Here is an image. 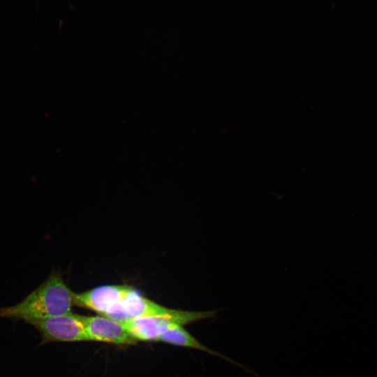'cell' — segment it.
<instances>
[{
    "mask_svg": "<svg viewBox=\"0 0 377 377\" xmlns=\"http://www.w3.org/2000/svg\"><path fill=\"white\" fill-rule=\"evenodd\" d=\"M73 293L61 276L51 275L22 301L11 306L0 308V316L13 320H43L71 313Z\"/></svg>",
    "mask_w": 377,
    "mask_h": 377,
    "instance_id": "1",
    "label": "cell"
},
{
    "mask_svg": "<svg viewBox=\"0 0 377 377\" xmlns=\"http://www.w3.org/2000/svg\"><path fill=\"white\" fill-rule=\"evenodd\" d=\"M218 311V309L190 311L166 308L143 297L133 289L123 301L103 316L120 323L143 317H168L184 326L198 320L214 318Z\"/></svg>",
    "mask_w": 377,
    "mask_h": 377,
    "instance_id": "2",
    "label": "cell"
},
{
    "mask_svg": "<svg viewBox=\"0 0 377 377\" xmlns=\"http://www.w3.org/2000/svg\"><path fill=\"white\" fill-rule=\"evenodd\" d=\"M41 334L42 344L48 342H74L89 341L82 316L69 313L43 320H29Z\"/></svg>",
    "mask_w": 377,
    "mask_h": 377,
    "instance_id": "3",
    "label": "cell"
},
{
    "mask_svg": "<svg viewBox=\"0 0 377 377\" xmlns=\"http://www.w3.org/2000/svg\"><path fill=\"white\" fill-rule=\"evenodd\" d=\"M133 289L128 285L102 286L81 293H73V302L78 306L104 316L123 301Z\"/></svg>",
    "mask_w": 377,
    "mask_h": 377,
    "instance_id": "4",
    "label": "cell"
},
{
    "mask_svg": "<svg viewBox=\"0 0 377 377\" xmlns=\"http://www.w3.org/2000/svg\"><path fill=\"white\" fill-rule=\"evenodd\" d=\"M82 319L89 341L121 345H131L138 342L120 322L103 316H82Z\"/></svg>",
    "mask_w": 377,
    "mask_h": 377,
    "instance_id": "5",
    "label": "cell"
},
{
    "mask_svg": "<svg viewBox=\"0 0 377 377\" xmlns=\"http://www.w3.org/2000/svg\"><path fill=\"white\" fill-rule=\"evenodd\" d=\"M121 323L136 341H158L163 333L182 326L177 320L168 317L138 318Z\"/></svg>",
    "mask_w": 377,
    "mask_h": 377,
    "instance_id": "6",
    "label": "cell"
},
{
    "mask_svg": "<svg viewBox=\"0 0 377 377\" xmlns=\"http://www.w3.org/2000/svg\"><path fill=\"white\" fill-rule=\"evenodd\" d=\"M158 341L206 352L213 356L219 357L231 364H235L247 372L251 373L249 369L239 362L235 361L218 351L213 350L201 343L182 326L175 327L163 333L160 336Z\"/></svg>",
    "mask_w": 377,
    "mask_h": 377,
    "instance_id": "7",
    "label": "cell"
}]
</instances>
